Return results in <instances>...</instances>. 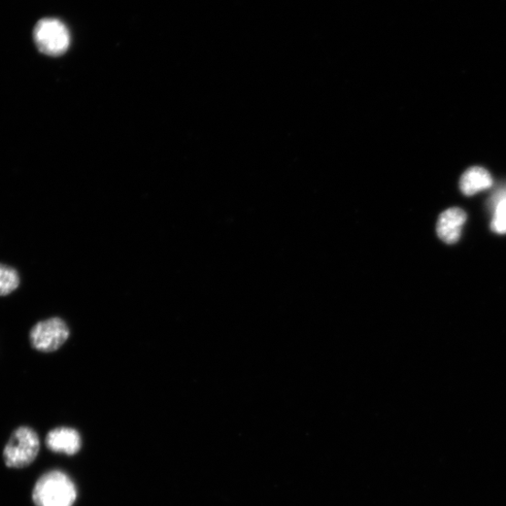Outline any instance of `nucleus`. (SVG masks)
I'll use <instances>...</instances> for the list:
<instances>
[{"instance_id": "obj_1", "label": "nucleus", "mask_w": 506, "mask_h": 506, "mask_svg": "<svg viewBox=\"0 0 506 506\" xmlns=\"http://www.w3.org/2000/svg\"><path fill=\"white\" fill-rule=\"evenodd\" d=\"M77 496L74 482L60 470L46 472L39 479L32 492L36 506H73Z\"/></svg>"}, {"instance_id": "obj_2", "label": "nucleus", "mask_w": 506, "mask_h": 506, "mask_svg": "<svg viewBox=\"0 0 506 506\" xmlns=\"http://www.w3.org/2000/svg\"><path fill=\"white\" fill-rule=\"evenodd\" d=\"M39 451L40 439L36 431L28 427H19L10 437L4 459L10 468H25L36 460Z\"/></svg>"}, {"instance_id": "obj_3", "label": "nucleus", "mask_w": 506, "mask_h": 506, "mask_svg": "<svg viewBox=\"0 0 506 506\" xmlns=\"http://www.w3.org/2000/svg\"><path fill=\"white\" fill-rule=\"evenodd\" d=\"M34 41L43 54L51 57L63 55L70 47V32L57 19L41 20L34 29Z\"/></svg>"}, {"instance_id": "obj_4", "label": "nucleus", "mask_w": 506, "mask_h": 506, "mask_svg": "<svg viewBox=\"0 0 506 506\" xmlns=\"http://www.w3.org/2000/svg\"><path fill=\"white\" fill-rule=\"evenodd\" d=\"M70 336V329L58 317L41 321L29 333L32 347L39 352L52 353L58 350Z\"/></svg>"}, {"instance_id": "obj_5", "label": "nucleus", "mask_w": 506, "mask_h": 506, "mask_svg": "<svg viewBox=\"0 0 506 506\" xmlns=\"http://www.w3.org/2000/svg\"><path fill=\"white\" fill-rule=\"evenodd\" d=\"M467 220L466 213L459 208L443 212L438 220L437 233L444 243L455 244L460 239L461 229Z\"/></svg>"}, {"instance_id": "obj_6", "label": "nucleus", "mask_w": 506, "mask_h": 506, "mask_svg": "<svg viewBox=\"0 0 506 506\" xmlns=\"http://www.w3.org/2000/svg\"><path fill=\"white\" fill-rule=\"evenodd\" d=\"M46 443L53 452L75 455L80 450L81 438L76 429L62 427L51 430Z\"/></svg>"}, {"instance_id": "obj_7", "label": "nucleus", "mask_w": 506, "mask_h": 506, "mask_svg": "<svg viewBox=\"0 0 506 506\" xmlns=\"http://www.w3.org/2000/svg\"><path fill=\"white\" fill-rule=\"evenodd\" d=\"M492 178L486 169L472 167L463 174L460 180V190L468 196L474 195L481 191L490 189Z\"/></svg>"}, {"instance_id": "obj_8", "label": "nucleus", "mask_w": 506, "mask_h": 506, "mask_svg": "<svg viewBox=\"0 0 506 506\" xmlns=\"http://www.w3.org/2000/svg\"><path fill=\"white\" fill-rule=\"evenodd\" d=\"M20 285V276L14 267L0 263V296L14 293Z\"/></svg>"}, {"instance_id": "obj_9", "label": "nucleus", "mask_w": 506, "mask_h": 506, "mask_svg": "<svg viewBox=\"0 0 506 506\" xmlns=\"http://www.w3.org/2000/svg\"><path fill=\"white\" fill-rule=\"evenodd\" d=\"M491 229L501 234L506 233V197L501 199L495 209Z\"/></svg>"}]
</instances>
